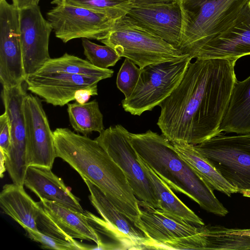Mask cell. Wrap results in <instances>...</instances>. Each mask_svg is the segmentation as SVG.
<instances>
[{"label": "cell", "mask_w": 250, "mask_h": 250, "mask_svg": "<svg viewBox=\"0 0 250 250\" xmlns=\"http://www.w3.org/2000/svg\"><path fill=\"white\" fill-rule=\"evenodd\" d=\"M228 231L233 234L247 235L250 236V229H228Z\"/></svg>", "instance_id": "d590c367"}, {"label": "cell", "mask_w": 250, "mask_h": 250, "mask_svg": "<svg viewBox=\"0 0 250 250\" xmlns=\"http://www.w3.org/2000/svg\"><path fill=\"white\" fill-rule=\"evenodd\" d=\"M24 186L40 199L54 201L74 211L83 213L84 211L75 196L63 181L55 175L51 168L36 166L27 167Z\"/></svg>", "instance_id": "d6986e66"}, {"label": "cell", "mask_w": 250, "mask_h": 250, "mask_svg": "<svg viewBox=\"0 0 250 250\" xmlns=\"http://www.w3.org/2000/svg\"><path fill=\"white\" fill-rule=\"evenodd\" d=\"M95 77L59 72L38 71L25 80L28 90L54 106H62L75 100L79 89L98 85Z\"/></svg>", "instance_id": "9a60e30c"}, {"label": "cell", "mask_w": 250, "mask_h": 250, "mask_svg": "<svg viewBox=\"0 0 250 250\" xmlns=\"http://www.w3.org/2000/svg\"><path fill=\"white\" fill-rule=\"evenodd\" d=\"M194 147L239 193L250 190V133H221Z\"/></svg>", "instance_id": "52a82bcc"}, {"label": "cell", "mask_w": 250, "mask_h": 250, "mask_svg": "<svg viewBox=\"0 0 250 250\" xmlns=\"http://www.w3.org/2000/svg\"><path fill=\"white\" fill-rule=\"evenodd\" d=\"M6 170V156L3 150L0 148V177L1 178L3 177L4 173Z\"/></svg>", "instance_id": "e575fe53"}, {"label": "cell", "mask_w": 250, "mask_h": 250, "mask_svg": "<svg viewBox=\"0 0 250 250\" xmlns=\"http://www.w3.org/2000/svg\"><path fill=\"white\" fill-rule=\"evenodd\" d=\"M83 53L88 61L96 67L108 68L121 59L116 51L108 45H101L87 39H82Z\"/></svg>", "instance_id": "83f0119b"}, {"label": "cell", "mask_w": 250, "mask_h": 250, "mask_svg": "<svg viewBox=\"0 0 250 250\" xmlns=\"http://www.w3.org/2000/svg\"><path fill=\"white\" fill-rule=\"evenodd\" d=\"M250 55V0L229 26L206 43L196 59L239 58Z\"/></svg>", "instance_id": "e0dca14e"}, {"label": "cell", "mask_w": 250, "mask_h": 250, "mask_svg": "<svg viewBox=\"0 0 250 250\" xmlns=\"http://www.w3.org/2000/svg\"><path fill=\"white\" fill-rule=\"evenodd\" d=\"M26 91L22 84L2 88L1 98L10 122L11 140L6 156V170L13 183L23 186L28 166L26 139L22 104Z\"/></svg>", "instance_id": "4fadbf2b"}, {"label": "cell", "mask_w": 250, "mask_h": 250, "mask_svg": "<svg viewBox=\"0 0 250 250\" xmlns=\"http://www.w3.org/2000/svg\"><path fill=\"white\" fill-rule=\"evenodd\" d=\"M90 192L91 204L104 220L88 211L84 214L90 224L119 243L121 249H152L151 241L133 222L120 212L104 192L89 181L83 179Z\"/></svg>", "instance_id": "9c48e42d"}, {"label": "cell", "mask_w": 250, "mask_h": 250, "mask_svg": "<svg viewBox=\"0 0 250 250\" xmlns=\"http://www.w3.org/2000/svg\"><path fill=\"white\" fill-rule=\"evenodd\" d=\"M236 61L190 62L179 84L159 105L157 125L169 141L196 145L221 133L220 125L237 80Z\"/></svg>", "instance_id": "6da1fadb"}, {"label": "cell", "mask_w": 250, "mask_h": 250, "mask_svg": "<svg viewBox=\"0 0 250 250\" xmlns=\"http://www.w3.org/2000/svg\"><path fill=\"white\" fill-rule=\"evenodd\" d=\"M10 124L8 117L4 112L0 116V148L5 155L7 154L10 145Z\"/></svg>", "instance_id": "4dcf8cb0"}, {"label": "cell", "mask_w": 250, "mask_h": 250, "mask_svg": "<svg viewBox=\"0 0 250 250\" xmlns=\"http://www.w3.org/2000/svg\"><path fill=\"white\" fill-rule=\"evenodd\" d=\"M219 129L238 134L250 133V76L235 81Z\"/></svg>", "instance_id": "44dd1931"}, {"label": "cell", "mask_w": 250, "mask_h": 250, "mask_svg": "<svg viewBox=\"0 0 250 250\" xmlns=\"http://www.w3.org/2000/svg\"><path fill=\"white\" fill-rule=\"evenodd\" d=\"M98 95L97 85L77 90L75 94V100L81 104L87 103L91 96Z\"/></svg>", "instance_id": "1f68e13d"}, {"label": "cell", "mask_w": 250, "mask_h": 250, "mask_svg": "<svg viewBox=\"0 0 250 250\" xmlns=\"http://www.w3.org/2000/svg\"><path fill=\"white\" fill-rule=\"evenodd\" d=\"M139 218L134 222L152 242V250H160L164 244L199 234L202 226L169 215L159 208L149 207L140 201Z\"/></svg>", "instance_id": "2e32d148"}, {"label": "cell", "mask_w": 250, "mask_h": 250, "mask_svg": "<svg viewBox=\"0 0 250 250\" xmlns=\"http://www.w3.org/2000/svg\"><path fill=\"white\" fill-rule=\"evenodd\" d=\"M46 16L55 36L64 43L77 38L101 41L115 21L104 14L67 4L56 5Z\"/></svg>", "instance_id": "30bf717a"}, {"label": "cell", "mask_w": 250, "mask_h": 250, "mask_svg": "<svg viewBox=\"0 0 250 250\" xmlns=\"http://www.w3.org/2000/svg\"><path fill=\"white\" fill-rule=\"evenodd\" d=\"M137 155L139 163L153 185L159 201L160 209L171 216L183 219L196 225H204L202 219L183 203L167 185Z\"/></svg>", "instance_id": "603a6c76"}, {"label": "cell", "mask_w": 250, "mask_h": 250, "mask_svg": "<svg viewBox=\"0 0 250 250\" xmlns=\"http://www.w3.org/2000/svg\"><path fill=\"white\" fill-rule=\"evenodd\" d=\"M38 204L40 210L37 224L40 231L70 242H76L74 238L93 241L97 245L95 249H104V244L84 213L45 199H40Z\"/></svg>", "instance_id": "7c38bea8"}, {"label": "cell", "mask_w": 250, "mask_h": 250, "mask_svg": "<svg viewBox=\"0 0 250 250\" xmlns=\"http://www.w3.org/2000/svg\"><path fill=\"white\" fill-rule=\"evenodd\" d=\"M192 59L187 55L142 68L134 91L122 101L123 108L133 115L140 116L159 105L179 84Z\"/></svg>", "instance_id": "8992f818"}, {"label": "cell", "mask_w": 250, "mask_h": 250, "mask_svg": "<svg viewBox=\"0 0 250 250\" xmlns=\"http://www.w3.org/2000/svg\"><path fill=\"white\" fill-rule=\"evenodd\" d=\"M53 4H67L104 14L115 21L126 15L132 0H53Z\"/></svg>", "instance_id": "4316f807"}, {"label": "cell", "mask_w": 250, "mask_h": 250, "mask_svg": "<svg viewBox=\"0 0 250 250\" xmlns=\"http://www.w3.org/2000/svg\"><path fill=\"white\" fill-rule=\"evenodd\" d=\"M203 0L206 1V0Z\"/></svg>", "instance_id": "74e56055"}, {"label": "cell", "mask_w": 250, "mask_h": 250, "mask_svg": "<svg viewBox=\"0 0 250 250\" xmlns=\"http://www.w3.org/2000/svg\"><path fill=\"white\" fill-rule=\"evenodd\" d=\"M131 143L139 156L173 190L183 193L206 211L220 216L229 211L213 190L180 156L163 134L151 130L143 133L129 132Z\"/></svg>", "instance_id": "3957f363"}, {"label": "cell", "mask_w": 250, "mask_h": 250, "mask_svg": "<svg viewBox=\"0 0 250 250\" xmlns=\"http://www.w3.org/2000/svg\"><path fill=\"white\" fill-rule=\"evenodd\" d=\"M57 157L99 188L117 209L134 223L139 217V200L117 164L95 139L68 128L54 131Z\"/></svg>", "instance_id": "7a4b0ae2"}, {"label": "cell", "mask_w": 250, "mask_h": 250, "mask_svg": "<svg viewBox=\"0 0 250 250\" xmlns=\"http://www.w3.org/2000/svg\"><path fill=\"white\" fill-rule=\"evenodd\" d=\"M176 0H132V5H150L167 4L171 3Z\"/></svg>", "instance_id": "d6a6232c"}, {"label": "cell", "mask_w": 250, "mask_h": 250, "mask_svg": "<svg viewBox=\"0 0 250 250\" xmlns=\"http://www.w3.org/2000/svg\"><path fill=\"white\" fill-rule=\"evenodd\" d=\"M67 110L70 124L76 132L86 136L104 129L103 115L96 100L83 104H68Z\"/></svg>", "instance_id": "d4e9b609"}, {"label": "cell", "mask_w": 250, "mask_h": 250, "mask_svg": "<svg viewBox=\"0 0 250 250\" xmlns=\"http://www.w3.org/2000/svg\"><path fill=\"white\" fill-rule=\"evenodd\" d=\"M13 4L19 10L34 5H37L40 0H12Z\"/></svg>", "instance_id": "836d02e7"}, {"label": "cell", "mask_w": 250, "mask_h": 250, "mask_svg": "<svg viewBox=\"0 0 250 250\" xmlns=\"http://www.w3.org/2000/svg\"><path fill=\"white\" fill-rule=\"evenodd\" d=\"M26 139V164L52 168L57 157L53 131L37 96L26 94L22 104Z\"/></svg>", "instance_id": "8fae6325"}, {"label": "cell", "mask_w": 250, "mask_h": 250, "mask_svg": "<svg viewBox=\"0 0 250 250\" xmlns=\"http://www.w3.org/2000/svg\"><path fill=\"white\" fill-rule=\"evenodd\" d=\"M141 68L130 60L125 58L117 74L116 85L124 94L128 98L134 91L139 80Z\"/></svg>", "instance_id": "f546056e"}, {"label": "cell", "mask_w": 250, "mask_h": 250, "mask_svg": "<svg viewBox=\"0 0 250 250\" xmlns=\"http://www.w3.org/2000/svg\"><path fill=\"white\" fill-rule=\"evenodd\" d=\"M27 236L32 240L41 244L43 249L57 250H92L86 245L77 241L70 242L40 231H35L28 228H23Z\"/></svg>", "instance_id": "f1b7e54d"}, {"label": "cell", "mask_w": 250, "mask_h": 250, "mask_svg": "<svg viewBox=\"0 0 250 250\" xmlns=\"http://www.w3.org/2000/svg\"><path fill=\"white\" fill-rule=\"evenodd\" d=\"M240 193L243 196L250 198V190H243Z\"/></svg>", "instance_id": "8d00e7d4"}, {"label": "cell", "mask_w": 250, "mask_h": 250, "mask_svg": "<svg viewBox=\"0 0 250 250\" xmlns=\"http://www.w3.org/2000/svg\"><path fill=\"white\" fill-rule=\"evenodd\" d=\"M0 206L4 213L23 228L40 231L37 224L40 206L27 194L23 186L14 183L3 186L0 193Z\"/></svg>", "instance_id": "ffe728a7"}, {"label": "cell", "mask_w": 250, "mask_h": 250, "mask_svg": "<svg viewBox=\"0 0 250 250\" xmlns=\"http://www.w3.org/2000/svg\"><path fill=\"white\" fill-rule=\"evenodd\" d=\"M20 39L25 78L38 72L50 58L48 46L53 29L38 5L19 10Z\"/></svg>", "instance_id": "5bb4252c"}, {"label": "cell", "mask_w": 250, "mask_h": 250, "mask_svg": "<svg viewBox=\"0 0 250 250\" xmlns=\"http://www.w3.org/2000/svg\"><path fill=\"white\" fill-rule=\"evenodd\" d=\"M129 133L118 124L104 129L95 140L123 171L137 199L149 207L160 209L153 185L138 161Z\"/></svg>", "instance_id": "ba28073f"}, {"label": "cell", "mask_w": 250, "mask_h": 250, "mask_svg": "<svg viewBox=\"0 0 250 250\" xmlns=\"http://www.w3.org/2000/svg\"><path fill=\"white\" fill-rule=\"evenodd\" d=\"M206 250H250V236L231 233L228 228L220 226H202Z\"/></svg>", "instance_id": "484cf974"}, {"label": "cell", "mask_w": 250, "mask_h": 250, "mask_svg": "<svg viewBox=\"0 0 250 250\" xmlns=\"http://www.w3.org/2000/svg\"><path fill=\"white\" fill-rule=\"evenodd\" d=\"M38 71L82 75L102 80L111 78L114 73L112 69L96 67L88 61L67 53L59 58H50Z\"/></svg>", "instance_id": "cb8c5ba5"}, {"label": "cell", "mask_w": 250, "mask_h": 250, "mask_svg": "<svg viewBox=\"0 0 250 250\" xmlns=\"http://www.w3.org/2000/svg\"><path fill=\"white\" fill-rule=\"evenodd\" d=\"M100 42L113 48L121 57L130 60L141 69L187 55L127 15L116 20L107 36Z\"/></svg>", "instance_id": "5b68a950"}, {"label": "cell", "mask_w": 250, "mask_h": 250, "mask_svg": "<svg viewBox=\"0 0 250 250\" xmlns=\"http://www.w3.org/2000/svg\"><path fill=\"white\" fill-rule=\"evenodd\" d=\"M250 0H178L183 54L195 58L208 42L226 29Z\"/></svg>", "instance_id": "277c9868"}, {"label": "cell", "mask_w": 250, "mask_h": 250, "mask_svg": "<svg viewBox=\"0 0 250 250\" xmlns=\"http://www.w3.org/2000/svg\"><path fill=\"white\" fill-rule=\"evenodd\" d=\"M180 156L214 191L221 192L230 197L239 192L194 148V145L183 142H171Z\"/></svg>", "instance_id": "7402d4cb"}, {"label": "cell", "mask_w": 250, "mask_h": 250, "mask_svg": "<svg viewBox=\"0 0 250 250\" xmlns=\"http://www.w3.org/2000/svg\"><path fill=\"white\" fill-rule=\"evenodd\" d=\"M127 15L179 49L181 41L182 14L178 0L167 4L131 5Z\"/></svg>", "instance_id": "ac0fdd59"}]
</instances>
